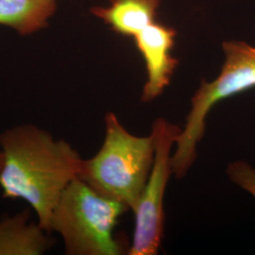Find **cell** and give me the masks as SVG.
Segmentation results:
<instances>
[{
	"label": "cell",
	"instance_id": "cell-1",
	"mask_svg": "<svg viewBox=\"0 0 255 255\" xmlns=\"http://www.w3.org/2000/svg\"><path fill=\"white\" fill-rule=\"evenodd\" d=\"M0 149L2 198L26 201L37 222L48 232L55 207L79 178L83 159L70 143L32 123L1 131Z\"/></svg>",
	"mask_w": 255,
	"mask_h": 255
},
{
	"label": "cell",
	"instance_id": "cell-2",
	"mask_svg": "<svg viewBox=\"0 0 255 255\" xmlns=\"http://www.w3.org/2000/svg\"><path fill=\"white\" fill-rule=\"evenodd\" d=\"M105 134L99 151L82 160L79 178L93 189L134 212L154 160V138L129 133L117 115L104 118Z\"/></svg>",
	"mask_w": 255,
	"mask_h": 255
},
{
	"label": "cell",
	"instance_id": "cell-3",
	"mask_svg": "<svg viewBox=\"0 0 255 255\" xmlns=\"http://www.w3.org/2000/svg\"><path fill=\"white\" fill-rule=\"evenodd\" d=\"M128 208L93 189L80 178L64 190L48 225L64 242L66 255H120L125 246L115 235Z\"/></svg>",
	"mask_w": 255,
	"mask_h": 255
},
{
	"label": "cell",
	"instance_id": "cell-4",
	"mask_svg": "<svg viewBox=\"0 0 255 255\" xmlns=\"http://www.w3.org/2000/svg\"><path fill=\"white\" fill-rule=\"evenodd\" d=\"M224 63L218 77L203 81L191 99L186 122L176 140L172 170L183 178L197 158V146L205 133L206 119L219 102L255 88V46L244 41L230 40L222 44Z\"/></svg>",
	"mask_w": 255,
	"mask_h": 255
},
{
	"label": "cell",
	"instance_id": "cell-5",
	"mask_svg": "<svg viewBox=\"0 0 255 255\" xmlns=\"http://www.w3.org/2000/svg\"><path fill=\"white\" fill-rule=\"evenodd\" d=\"M181 128L166 119H156L151 134L154 138V160L136 208L135 226L129 255L158 254L164 237V198L167 182L173 174L171 150Z\"/></svg>",
	"mask_w": 255,
	"mask_h": 255
},
{
	"label": "cell",
	"instance_id": "cell-6",
	"mask_svg": "<svg viewBox=\"0 0 255 255\" xmlns=\"http://www.w3.org/2000/svg\"><path fill=\"white\" fill-rule=\"evenodd\" d=\"M176 35L175 28L155 21L133 36L146 64V81L141 98L144 102L155 101L170 83L179 63L171 54Z\"/></svg>",
	"mask_w": 255,
	"mask_h": 255
},
{
	"label": "cell",
	"instance_id": "cell-7",
	"mask_svg": "<svg viewBox=\"0 0 255 255\" xmlns=\"http://www.w3.org/2000/svg\"><path fill=\"white\" fill-rule=\"evenodd\" d=\"M30 210L0 219V255H43L54 248L56 239L32 220Z\"/></svg>",
	"mask_w": 255,
	"mask_h": 255
},
{
	"label": "cell",
	"instance_id": "cell-8",
	"mask_svg": "<svg viewBox=\"0 0 255 255\" xmlns=\"http://www.w3.org/2000/svg\"><path fill=\"white\" fill-rule=\"evenodd\" d=\"M109 6H95L96 17L124 36H133L156 21L162 0H109Z\"/></svg>",
	"mask_w": 255,
	"mask_h": 255
},
{
	"label": "cell",
	"instance_id": "cell-9",
	"mask_svg": "<svg viewBox=\"0 0 255 255\" xmlns=\"http://www.w3.org/2000/svg\"><path fill=\"white\" fill-rule=\"evenodd\" d=\"M55 10V0H0V25L30 35L47 26Z\"/></svg>",
	"mask_w": 255,
	"mask_h": 255
},
{
	"label": "cell",
	"instance_id": "cell-10",
	"mask_svg": "<svg viewBox=\"0 0 255 255\" xmlns=\"http://www.w3.org/2000/svg\"><path fill=\"white\" fill-rule=\"evenodd\" d=\"M229 179L255 198V168L246 161L231 162L227 167Z\"/></svg>",
	"mask_w": 255,
	"mask_h": 255
},
{
	"label": "cell",
	"instance_id": "cell-11",
	"mask_svg": "<svg viewBox=\"0 0 255 255\" xmlns=\"http://www.w3.org/2000/svg\"><path fill=\"white\" fill-rule=\"evenodd\" d=\"M2 164H3V153L0 149V171H1V168H2Z\"/></svg>",
	"mask_w": 255,
	"mask_h": 255
},
{
	"label": "cell",
	"instance_id": "cell-12",
	"mask_svg": "<svg viewBox=\"0 0 255 255\" xmlns=\"http://www.w3.org/2000/svg\"><path fill=\"white\" fill-rule=\"evenodd\" d=\"M55 1H56V0H55Z\"/></svg>",
	"mask_w": 255,
	"mask_h": 255
}]
</instances>
